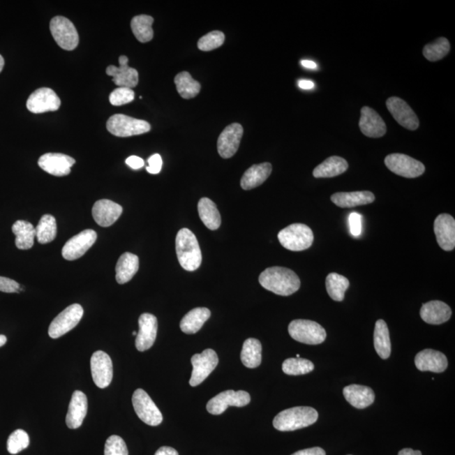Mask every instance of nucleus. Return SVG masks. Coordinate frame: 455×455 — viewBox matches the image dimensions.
Listing matches in <instances>:
<instances>
[{
    "instance_id": "54",
    "label": "nucleus",
    "mask_w": 455,
    "mask_h": 455,
    "mask_svg": "<svg viewBox=\"0 0 455 455\" xmlns=\"http://www.w3.org/2000/svg\"><path fill=\"white\" fill-rule=\"evenodd\" d=\"M398 455H422L421 451L412 449H404L400 451Z\"/></svg>"
},
{
    "instance_id": "31",
    "label": "nucleus",
    "mask_w": 455,
    "mask_h": 455,
    "mask_svg": "<svg viewBox=\"0 0 455 455\" xmlns=\"http://www.w3.org/2000/svg\"><path fill=\"white\" fill-rule=\"evenodd\" d=\"M211 311L207 308H196L189 311L181 320V330L186 334H195L201 330L210 318Z\"/></svg>"
},
{
    "instance_id": "55",
    "label": "nucleus",
    "mask_w": 455,
    "mask_h": 455,
    "mask_svg": "<svg viewBox=\"0 0 455 455\" xmlns=\"http://www.w3.org/2000/svg\"><path fill=\"white\" fill-rule=\"evenodd\" d=\"M301 64L304 68H310V70H315L317 68V64L311 60H303Z\"/></svg>"
},
{
    "instance_id": "20",
    "label": "nucleus",
    "mask_w": 455,
    "mask_h": 455,
    "mask_svg": "<svg viewBox=\"0 0 455 455\" xmlns=\"http://www.w3.org/2000/svg\"><path fill=\"white\" fill-rule=\"evenodd\" d=\"M434 233L442 250L453 251L455 247V221L448 214L438 215L434 221Z\"/></svg>"
},
{
    "instance_id": "21",
    "label": "nucleus",
    "mask_w": 455,
    "mask_h": 455,
    "mask_svg": "<svg viewBox=\"0 0 455 455\" xmlns=\"http://www.w3.org/2000/svg\"><path fill=\"white\" fill-rule=\"evenodd\" d=\"M119 64V67L110 65L107 68V75L112 77L113 82L119 87H136L139 84V72L128 66L127 56H120Z\"/></svg>"
},
{
    "instance_id": "5",
    "label": "nucleus",
    "mask_w": 455,
    "mask_h": 455,
    "mask_svg": "<svg viewBox=\"0 0 455 455\" xmlns=\"http://www.w3.org/2000/svg\"><path fill=\"white\" fill-rule=\"evenodd\" d=\"M107 128L114 136L128 137L149 133L151 126L144 120L133 119L124 114H116L108 119Z\"/></svg>"
},
{
    "instance_id": "35",
    "label": "nucleus",
    "mask_w": 455,
    "mask_h": 455,
    "mask_svg": "<svg viewBox=\"0 0 455 455\" xmlns=\"http://www.w3.org/2000/svg\"><path fill=\"white\" fill-rule=\"evenodd\" d=\"M12 232L15 235V246L20 250H29L34 245L35 227L25 221H17L12 226Z\"/></svg>"
},
{
    "instance_id": "2",
    "label": "nucleus",
    "mask_w": 455,
    "mask_h": 455,
    "mask_svg": "<svg viewBox=\"0 0 455 455\" xmlns=\"http://www.w3.org/2000/svg\"><path fill=\"white\" fill-rule=\"evenodd\" d=\"M319 414L310 406H297L278 414L274 420V426L281 432H291L307 428L318 420Z\"/></svg>"
},
{
    "instance_id": "44",
    "label": "nucleus",
    "mask_w": 455,
    "mask_h": 455,
    "mask_svg": "<svg viewBox=\"0 0 455 455\" xmlns=\"http://www.w3.org/2000/svg\"><path fill=\"white\" fill-rule=\"evenodd\" d=\"M225 36L222 31H214L199 39L197 47L203 52H209L221 47L225 43Z\"/></svg>"
},
{
    "instance_id": "56",
    "label": "nucleus",
    "mask_w": 455,
    "mask_h": 455,
    "mask_svg": "<svg viewBox=\"0 0 455 455\" xmlns=\"http://www.w3.org/2000/svg\"><path fill=\"white\" fill-rule=\"evenodd\" d=\"M7 341V337L5 335H0V348L5 346Z\"/></svg>"
},
{
    "instance_id": "47",
    "label": "nucleus",
    "mask_w": 455,
    "mask_h": 455,
    "mask_svg": "<svg viewBox=\"0 0 455 455\" xmlns=\"http://www.w3.org/2000/svg\"><path fill=\"white\" fill-rule=\"evenodd\" d=\"M361 221H363V217L359 214L353 212L349 215V227H350V232L353 237H360L361 230H363Z\"/></svg>"
},
{
    "instance_id": "23",
    "label": "nucleus",
    "mask_w": 455,
    "mask_h": 455,
    "mask_svg": "<svg viewBox=\"0 0 455 455\" xmlns=\"http://www.w3.org/2000/svg\"><path fill=\"white\" fill-rule=\"evenodd\" d=\"M418 371L442 373L448 368V359L444 353L433 349H425L418 352L415 357Z\"/></svg>"
},
{
    "instance_id": "45",
    "label": "nucleus",
    "mask_w": 455,
    "mask_h": 455,
    "mask_svg": "<svg viewBox=\"0 0 455 455\" xmlns=\"http://www.w3.org/2000/svg\"><path fill=\"white\" fill-rule=\"evenodd\" d=\"M104 455H128L127 445L119 436L109 437L105 442Z\"/></svg>"
},
{
    "instance_id": "7",
    "label": "nucleus",
    "mask_w": 455,
    "mask_h": 455,
    "mask_svg": "<svg viewBox=\"0 0 455 455\" xmlns=\"http://www.w3.org/2000/svg\"><path fill=\"white\" fill-rule=\"evenodd\" d=\"M50 31L57 44L64 50L72 51L79 45L78 31L70 20L56 16L50 22Z\"/></svg>"
},
{
    "instance_id": "11",
    "label": "nucleus",
    "mask_w": 455,
    "mask_h": 455,
    "mask_svg": "<svg viewBox=\"0 0 455 455\" xmlns=\"http://www.w3.org/2000/svg\"><path fill=\"white\" fill-rule=\"evenodd\" d=\"M193 366L192 377L189 381L190 385L195 387L202 383L210 375L218 364V357L213 349H206L200 355L192 357Z\"/></svg>"
},
{
    "instance_id": "9",
    "label": "nucleus",
    "mask_w": 455,
    "mask_h": 455,
    "mask_svg": "<svg viewBox=\"0 0 455 455\" xmlns=\"http://www.w3.org/2000/svg\"><path fill=\"white\" fill-rule=\"evenodd\" d=\"M132 401L134 411L144 424L156 426L163 422V416L160 409L144 389H136L133 393Z\"/></svg>"
},
{
    "instance_id": "10",
    "label": "nucleus",
    "mask_w": 455,
    "mask_h": 455,
    "mask_svg": "<svg viewBox=\"0 0 455 455\" xmlns=\"http://www.w3.org/2000/svg\"><path fill=\"white\" fill-rule=\"evenodd\" d=\"M385 163L391 172L405 178H416L425 172V165L422 162L403 154H389Z\"/></svg>"
},
{
    "instance_id": "14",
    "label": "nucleus",
    "mask_w": 455,
    "mask_h": 455,
    "mask_svg": "<svg viewBox=\"0 0 455 455\" xmlns=\"http://www.w3.org/2000/svg\"><path fill=\"white\" fill-rule=\"evenodd\" d=\"M91 375L94 383L100 389L108 387L113 378V366L111 357L107 352L97 351L91 359Z\"/></svg>"
},
{
    "instance_id": "42",
    "label": "nucleus",
    "mask_w": 455,
    "mask_h": 455,
    "mask_svg": "<svg viewBox=\"0 0 455 455\" xmlns=\"http://www.w3.org/2000/svg\"><path fill=\"white\" fill-rule=\"evenodd\" d=\"M450 51V44L448 39L440 38L432 43L426 45L422 51L425 58L431 62L444 59Z\"/></svg>"
},
{
    "instance_id": "16",
    "label": "nucleus",
    "mask_w": 455,
    "mask_h": 455,
    "mask_svg": "<svg viewBox=\"0 0 455 455\" xmlns=\"http://www.w3.org/2000/svg\"><path fill=\"white\" fill-rule=\"evenodd\" d=\"M386 107L398 124L406 129L416 130L419 127V120L413 110L399 97H391L386 101Z\"/></svg>"
},
{
    "instance_id": "8",
    "label": "nucleus",
    "mask_w": 455,
    "mask_h": 455,
    "mask_svg": "<svg viewBox=\"0 0 455 455\" xmlns=\"http://www.w3.org/2000/svg\"><path fill=\"white\" fill-rule=\"evenodd\" d=\"M84 308L79 304H74L65 308L52 320L48 334L52 339L59 338L70 331L82 319Z\"/></svg>"
},
{
    "instance_id": "29",
    "label": "nucleus",
    "mask_w": 455,
    "mask_h": 455,
    "mask_svg": "<svg viewBox=\"0 0 455 455\" xmlns=\"http://www.w3.org/2000/svg\"><path fill=\"white\" fill-rule=\"evenodd\" d=\"M272 166L270 163L254 165L243 174L241 186L244 190H251L261 186L270 177Z\"/></svg>"
},
{
    "instance_id": "34",
    "label": "nucleus",
    "mask_w": 455,
    "mask_h": 455,
    "mask_svg": "<svg viewBox=\"0 0 455 455\" xmlns=\"http://www.w3.org/2000/svg\"><path fill=\"white\" fill-rule=\"evenodd\" d=\"M373 344L378 355L382 359H389L391 353V343L387 324L383 320H377L375 323Z\"/></svg>"
},
{
    "instance_id": "6",
    "label": "nucleus",
    "mask_w": 455,
    "mask_h": 455,
    "mask_svg": "<svg viewBox=\"0 0 455 455\" xmlns=\"http://www.w3.org/2000/svg\"><path fill=\"white\" fill-rule=\"evenodd\" d=\"M292 339L308 345H319L327 338V332L320 324L308 320H294L288 326Z\"/></svg>"
},
{
    "instance_id": "50",
    "label": "nucleus",
    "mask_w": 455,
    "mask_h": 455,
    "mask_svg": "<svg viewBox=\"0 0 455 455\" xmlns=\"http://www.w3.org/2000/svg\"><path fill=\"white\" fill-rule=\"evenodd\" d=\"M126 164H127L130 168L133 170H139L143 168L144 166V161L143 158L137 156H130L126 160Z\"/></svg>"
},
{
    "instance_id": "38",
    "label": "nucleus",
    "mask_w": 455,
    "mask_h": 455,
    "mask_svg": "<svg viewBox=\"0 0 455 455\" xmlns=\"http://www.w3.org/2000/svg\"><path fill=\"white\" fill-rule=\"evenodd\" d=\"M152 16L140 15L133 17L131 22L133 33L142 43L150 42L154 38Z\"/></svg>"
},
{
    "instance_id": "25",
    "label": "nucleus",
    "mask_w": 455,
    "mask_h": 455,
    "mask_svg": "<svg viewBox=\"0 0 455 455\" xmlns=\"http://www.w3.org/2000/svg\"><path fill=\"white\" fill-rule=\"evenodd\" d=\"M88 411V400L85 394L75 391L73 394L70 406L66 416V424L68 428L77 429L83 424Z\"/></svg>"
},
{
    "instance_id": "58",
    "label": "nucleus",
    "mask_w": 455,
    "mask_h": 455,
    "mask_svg": "<svg viewBox=\"0 0 455 455\" xmlns=\"http://www.w3.org/2000/svg\"><path fill=\"white\" fill-rule=\"evenodd\" d=\"M133 336H137V331H133Z\"/></svg>"
},
{
    "instance_id": "41",
    "label": "nucleus",
    "mask_w": 455,
    "mask_h": 455,
    "mask_svg": "<svg viewBox=\"0 0 455 455\" xmlns=\"http://www.w3.org/2000/svg\"><path fill=\"white\" fill-rule=\"evenodd\" d=\"M315 365L311 361L291 357L283 361V371L288 375H304L314 371Z\"/></svg>"
},
{
    "instance_id": "18",
    "label": "nucleus",
    "mask_w": 455,
    "mask_h": 455,
    "mask_svg": "<svg viewBox=\"0 0 455 455\" xmlns=\"http://www.w3.org/2000/svg\"><path fill=\"white\" fill-rule=\"evenodd\" d=\"M244 129L241 124H233L223 130L218 140V152L223 158L233 157L241 144Z\"/></svg>"
},
{
    "instance_id": "17",
    "label": "nucleus",
    "mask_w": 455,
    "mask_h": 455,
    "mask_svg": "<svg viewBox=\"0 0 455 455\" xmlns=\"http://www.w3.org/2000/svg\"><path fill=\"white\" fill-rule=\"evenodd\" d=\"M75 164L74 158L59 153L45 154L38 161V165L44 172L55 177L68 176Z\"/></svg>"
},
{
    "instance_id": "37",
    "label": "nucleus",
    "mask_w": 455,
    "mask_h": 455,
    "mask_svg": "<svg viewBox=\"0 0 455 455\" xmlns=\"http://www.w3.org/2000/svg\"><path fill=\"white\" fill-rule=\"evenodd\" d=\"M177 89L182 98L192 99L196 97L201 91V84L195 80L188 72L180 73L174 78Z\"/></svg>"
},
{
    "instance_id": "32",
    "label": "nucleus",
    "mask_w": 455,
    "mask_h": 455,
    "mask_svg": "<svg viewBox=\"0 0 455 455\" xmlns=\"http://www.w3.org/2000/svg\"><path fill=\"white\" fill-rule=\"evenodd\" d=\"M348 169V163L346 160L339 156H331L317 165L313 172V176L315 178L335 177L346 172Z\"/></svg>"
},
{
    "instance_id": "52",
    "label": "nucleus",
    "mask_w": 455,
    "mask_h": 455,
    "mask_svg": "<svg viewBox=\"0 0 455 455\" xmlns=\"http://www.w3.org/2000/svg\"><path fill=\"white\" fill-rule=\"evenodd\" d=\"M154 455H179L177 451L172 447L164 446L158 449Z\"/></svg>"
},
{
    "instance_id": "13",
    "label": "nucleus",
    "mask_w": 455,
    "mask_h": 455,
    "mask_svg": "<svg viewBox=\"0 0 455 455\" xmlns=\"http://www.w3.org/2000/svg\"><path fill=\"white\" fill-rule=\"evenodd\" d=\"M96 239L97 234L93 230H85L75 235L63 247V258L67 261H75L83 257L94 245Z\"/></svg>"
},
{
    "instance_id": "24",
    "label": "nucleus",
    "mask_w": 455,
    "mask_h": 455,
    "mask_svg": "<svg viewBox=\"0 0 455 455\" xmlns=\"http://www.w3.org/2000/svg\"><path fill=\"white\" fill-rule=\"evenodd\" d=\"M359 128L365 136L373 137V139L383 137L387 131L382 117L375 110L368 107H364L361 110Z\"/></svg>"
},
{
    "instance_id": "26",
    "label": "nucleus",
    "mask_w": 455,
    "mask_h": 455,
    "mask_svg": "<svg viewBox=\"0 0 455 455\" xmlns=\"http://www.w3.org/2000/svg\"><path fill=\"white\" fill-rule=\"evenodd\" d=\"M420 315L426 323L441 325L448 322L452 315V311L448 304L438 300H433L422 304Z\"/></svg>"
},
{
    "instance_id": "53",
    "label": "nucleus",
    "mask_w": 455,
    "mask_h": 455,
    "mask_svg": "<svg viewBox=\"0 0 455 455\" xmlns=\"http://www.w3.org/2000/svg\"><path fill=\"white\" fill-rule=\"evenodd\" d=\"M298 85L299 88H301L303 89H311L315 87V84L313 83L311 80H299Z\"/></svg>"
},
{
    "instance_id": "48",
    "label": "nucleus",
    "mask_w": 455,
    "mask_h": 455,
    "mask_svg": "<svg viewBox=\"0 0 455 455\" xmlns=\"http://www.w3.org/2000/svg\"><path fill=\"white\" fill-rule=\"evenodd\" d=\"M20 284L15 280L6 277H0V291L3 292H19Z\"/></svg>"
},
{
    "instance_id": "43",
    "label": "nucleus",
    "mask_w": 455,
    "mask_h": 455,
    "mask_svg": "<svg viewBox=\"0 0 455 455\" xmlns=\"http://www.w3.org/2000/svg\"><path fill=\"white\" fill-rule=\"evenodd\" d=\"M30 445V438L26 431L15 430L8 438L7 449L11 454H16L26 449Z\"/></svg>"
},
{
    "instance_id": "51",
    "label": "nucleus",
    "mask_w": 455,
    "mask_h": 455,
    "mask_svg": "<svg viewBox=\"0 0 455 455\" xmlns=\"http://www.w3.org/2000/svg\"><path fill=\"white\" fill-rule=\"evenodd\" d=\"M292 455H326V452L323 449L315 447V448L299 450Z\"/></svg>"
},
{
    "instance_id": "12",
    "label": "nucleus",
    "mask_w": 455,
    "mask_h": 455,
    "mask_svg": "<svg viewBox=\"0 0 455 455\" xmlns=\"http://www.w3.org/2000/svg\"><path fill=\"white\" fill-rule=\"evenodd\" d=\"M251 402L250 394L244 391H234L232 389L218 394L207 404V410L213 415H221L229 406L243 408Z\"/></svg>"
},
{
    "instance_id": "39",
    "label": "nucleus",
    "mask_w": 455,
    "mask_h": 455,
    "mask_svg": "<svg viewBox=\"0 0 455 455\" xmlns=\"http://www.w3.org/2000/svg\"><path fill=\"white\" fill-rule=\"evenodd\" d=\"M350 285L348 279L344 276L332 272L327 276L326 287L329 296L335 301L341 302L345 298V292Z\"/></svg>"
},
{
    "instance_id": "19",
    "label": "nucleus",
    "mask_w": 455,
    "mask_h": 455,
    "mask_svg": "<svg viewBox=\"0 0 455 455\" xmlns=\"http://www.w3.org/2000/svg\"><path fill=\"white\" fill-rule=\"evenodd\" d=\"M140 331L136 336L137 350L144 352L151 348L156 340L158 320L156 316L149 313L141 315L139 319Z\"/></svg>"
},
{
    "instance_id": "3",
    "label": "nucleus",
    "mask_w": 455,
    "mask_h": 455,
    "mask_svg": "<svg viewBox=\"0 0 455 455\" xmlns=\"http://www.w3.org/2000/svg\"><path fill=\"white\" fill-rule=\"evenodd\" d=\"M176 251L179 263L188 271L198 269L202 264V253L197 239L188 229H181L176 238Z\"/></svg>"
},
{
    "instance_id": "30",
    "label": "nucleus",
    "mask_w": 455,
    "mask_h": 455,
    "mask_svg": "<svg viewBox=\"0 0 455 455\" xmlns=\"http://www.w3.org/2000/svg\"><path fill=\"white\" fill-rule=\"evenodd\" d=\"M140 259L137 255L126 253L121 255L116 266V280L119 284L127 283L139 271Z\"/></svg>"
},
{
    "instance_id": "22",
    "label": "nucleus",
    "mask_w": 455,
    "mask_h": 455,
    "mask_svg": "<svg viewBox=\"0 0 455 455\" xmlns=\"http://www.w3.org/2000/svg\"><path fill=\"white\" fill-rule=\"evenodd\" d=\"M123 214V207L107 199L97 201L92 209V216L97 225L110 227L119 219Z\"/></svg>"
},
{
    "instance_id": "59",
    "label": "nucleus",
    "mask_w": 455,
    "mask_h": 455,
    "mask_svg": "<svg viewBox=\"0 0 455 455\" xmlns=\"http://www.w3.org/2000/svg\"><path fill=\"white\" fill-rule=\"evenodd\" d=\"M296 357H297V359H299V357H300L299 355H297V356H296Z\"/></svg>"
},
{
    "instance_id": "40",
    "label": "nucleus",
    "mask_w": 455,
    "mask_h": 455,
    "mask_svg": "<svg viewBox=\"0 0 455 455\" xmlns=\"http://www.w3.org/2000/svg\"><path fill=\"white\" fill-rule=\"evenodd\" d=\"M36 238L40 244H47L54 241L57 237V223L52 215L45 214L35 228Z\"/></svg>"
},
{
    "instance_id": "15",
    "label": "nucleus",
    "mask_w": 455,
    "mask_h": 455,
    "mask_svg": "<svg viewBox=\"0 0 455 455\" xmlns=\"http://www.w3.org/2000/svg\"><path fill=\"white\" fill-rule=\"evenodd\" d=\"M60 105L59 97L52 89L40 88L29 96L27 107L32 113L40 114L58 111Z\"/></svg>"
},
{
    "instance_id": "27",
    "label": "nucleus",
    "mask_w": 455,
    "mask_h": 455,
    "mask_svg": "<svg viewBox=\"0 0 455 455\" xmlns=\"http://www.w3.org/2000/svg\"><path fill=\"white\" fill-rule=\"evenodd\" d=\"M343 395L348 403L357 409L366 408L375 400L373 389L364 385H348L343 389Z\"/></svg>"
},
{
    "instance_id": "4",
    "label": "nucleus",
    "mask_w": 455,
    "mask_h": 455,
    "mask_svg": "<svg viewBox=\"0 0 455 455\" xmlns=\"http://www.w3.org/2000/svg\"><path fill=\"white\" fill-rule=\"evenodd\" d=\"M278 238L285 249L301 251L312 246L314 234L311 228L304 223H294L280 231Z\"/></svg>"
},
{
    "instance_id": "57",
    "label": "nucleus",
    "mask_w": 455,
    "mask_h": 455,
    "mask_svg": "<svg viewBox=\"0 0 455 455\" xmlns=\"http://www.w3.org/2000/svg\"><path fill=\"white\" fill-rule=\"evenodd\" d=\"M3 66H5V60L1 55H0V73L3 70Z\"/></svg>"
},
{
    "instance_id": "1",
    "label": "nucleus",
    "mask_w": 455,
    "mask_h": 455,
    "mask_svg": "<svg viewBox=\"0 0 455 455\" xmlns=\"http://www.w3.org/2000/svg\"><path fill=\"white\" fill-rule=\"evenodd\" d=\"M259 283L265 290L281 296L294 294L301 284L294 271L282 267L267 268L260 275Z\"/></svg>"
},
{
    "instance_id": "33",
    "label": "nucleus",
    "mask_w": 455,
    "mask_h": 455,
    "mask_svg": "<svg viewBox=\"0 0 455 455\" xmlns=\"http://www.w3.org/2000/svg\"><path fill=\"white\" fill-rule=\"evenodd\" d=\"M198 214L204 225L211 230H216L221 225V216L216 204L209 198L203 197L198 202Z\"/></svg>"
},
{
    "instance_id": "36",
    "label": "nucleus",
    "mask_w": 455,
    "mask_h": 455,
    "mask_svg": "<svg viewBox=\"0 0 455 455\" xmlns=\"http://www.w3.org/2000/svg\"><path fill=\"white\" fill-rule=\"evenodd\" d=\"M262 347L260 341L248 338L243 344L241 359L246 368H255L262 364Z\"/></svg>"
},
{
    "instance_id": "49",
    "label": "nucleus",
    "mask_w": 455,
    "mask_h": 455,
    "mask_svg": "<svg viewBox=\"0 0 455 455\" xmlns=\"http://www.w3.org/2000/svg\"><path fill=\"white\" fill-rule=\"evenodd\" d=\"M148 163L149 166L146 167V170H147L149 173L156 174L161 172L163 162H162V158L160 154H154V156L149 158Z\"/></svg>"
},
{
    "instance_id": "28",
    "label": "nucleus",
    "mask_w": 455,
    "mask_h": 455,
    "mask_svg": "<svg viewBox=\"0 0 455 455\" xmlns=\"http://www.w3.org/2000/svg\"><path fill=\"white\" fill-rule=\"evenodd\" d=\"M333 203L340 208H355L357 206L371 204L375 202V197L368 191L363 192L337 193L331 197Z\"/></svg>"
},
{
    "instance_id": "46",
    "label": "nucleus",
    "mask_w": 455,
    "mask_h": 455,
    "mask_svg": "<svg viewBox=\"0 0 455 455\" xmlns=\"http://www.w3.org/2000/svg\"><path fill=\"white\" fill-rule=\"evenodd\" d=\"M134 97H135V93H134L133 89L119 87L114 89L111 93L109 100L115 107H120V105L132 103Z\"/></svg>"
}]
</instances>
